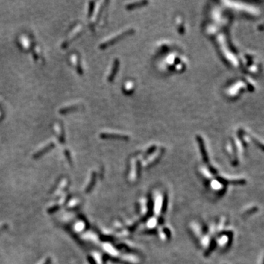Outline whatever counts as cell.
<instances>
[{
    "label": "cell",
    "instance_id": "obj_1",
    "mask_svg": "<svg viewBox=\"0 0 264 264\" xmlns=\"http://www.w3.org/2000/svg\"><path fill=\"white\" fill-rule=\"evenodd\" d=\"M131 32H132L131 29H127V30L123 31V32H120V33L115 35V36H113L110 37V38H109L107 41H105L104 43H102L101 45V48H107V46H109V45H111V44H113L114 43H115V42H117V40H120V39H122L123 37L126 36V35L131 34Z\"/></svg>",
    "mask_w": 264,
    "mask_h": 264
},
{
    "label": "cell",
    "instance_id": "obj_2",
    "mask_svg": "<svg viewBox=\"0 0 264 264\" xmlns=\"http://www.w3.org/2000/svg\"><path fill=\"white\" fill-rule=\"evenodd\" d=\"M114 66H113V69L112 71H110V73L109 74V80L111 81L115 78V74L117 73V70L118 69V66H119V63H118V60L117 61H115L114 63Z\"/></svg>",
    "mask_w": 264,
    "mask_h": 264
},
{
    "label": "cell",
    "instance_id": "obj_3",
    "mask_svg": "<svg viewBox=\"0 0 264 264\" xmlns=\"http://www.w3.org/2000/svg\"><path fill=\"white\" fill-rule=\"evenodd\" d=\"M101 135L104 136L105 137H116V138H123L124 139L125 136H123V134L121 133H102Z\"/></svg>",
    "mask_w": 264,
    "mask_h": 264
},
{
    "label": "cell",
    "instance_id": "obj_4",
    "mask_svg": "<svg viewBox=\"0 0 264 264\" xmlns=\"http://www.w3.org/2000/svg\"><path fill=\"white\" fill-rule=\"evenodd\" d=\"M147 1H141V2H136V3H131V4H128L127 5L128 9H133V8H136L138 7H142V4H147Z\"/></svg>",
    "mask_w": 264,
    "mask_h": 264
}]
</instances>
